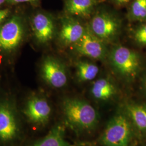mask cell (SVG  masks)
I'll return each instance as SVG.
<instances>
[{"instance_id":"obj_1","label":"cell","mask_w":146,"mask_h":146,"mask_svg":"<svg viewBox=\"0 0 146 146\" xmlns=\"http://www.w3.org/2000/svg\"><path fill=\"white\" fill-rule=\"evenodd\" d=\"M63 113L68 125L76 131L93 130L98 123V111L88 102L76 98H67L63 101Z\"/></svg>"},{"instance_id":"obj_2","label":"cell","mask_w":146,"mask_h":146,"mask_svg":"<svg viewBox=\"0 0 146 146\" xmlns=\"http://www.w3.org/2000/svg\"><path fill=\"white\" fill-rule=\"evenodd\" d=\"M26 33L25 20L20 15L11 16L0 25V53L16 51L23 41Z\"/></svg>"},{"instance_id":"obj_3","label":"cell","mask_w":146,"mask_h":146,"mask_svg":"<svg viewBox=\"0 0 146 146\" xmlns=\"http://www.w3.org/2000/svg\"><path fill=\"white\" fill-rule=\"evenodd\" d=\"M110 60L115 72L126 80L135 78L141 69L139 55L127 47L118 46L114 48L110 54Z\"/></svg>"},{"instance_id":"obj_4","label":"cell","mask_w":146,"mask_h":146,"mask_svg":"<svg viewBox=\"0 0 146 146\" xmlns=\"http://www.w3.org/2000/svg\"><path fill=\"white\" fill-rule=\"evenodd\" d=\"M131 135L129 119L121 113L110 120L101 136V142L104 146H128Z\"/></svg>"},{"instance_id":"obj_5","label":"cell","mask_w":146,"mask_h":146,"mask_svg":"<svg viewBox=\"0 0 146 146\" xmlns=\"http://www.w3.org/2000/svg\"><path fill=\"white\" fill-rule=\"evenodd\" d=\"M20 125L15 106L8 99L0 101V143L9 144L17 139Z\"/></svg>"},{"instance_id":"obj_6","label":"cell","mask_w":146,"mask_h":146,"mask_svg":"<svg viewBox=\"0 0 146 146\" xmlns=\"http://www.w3.org/2000/svg\"><path fill=\"white\" fill-rule=\"evenodd\" d=\"M89 30L104 42H111L117 37L121 29L118 18L106 11H100L94 15L90 22Z\"/></svg>"},{"instance_id":"obj_7","label":"cell","mask_w":146,"mask_h":146,"mask_svg":"<svg viewBox=\"0 0 146 146\" xmlns=\"http://www.w3.org/2000/svg\"><path fill=\"white\" fill-rule=\"evenodd\" d=\"M42 78L48 85L55 88H61L68 82V75L65 67L56 58L48 56L41 63Z\"/></svg>"},{"instance_id":"obj_8","label":"cell","mask_w":146,"mask_h":146,"mask_svg":"<svg viewBox=\"0 0 146 146\" xmlns=\"http://www.w3.org/2000/svg\"><path fill=\"white\" fill-rule=\"evenodd\" d=\"M72 48L79 55L95 60L103 59L107 52L104 42L95 36L88 27L86 28L83 36Z\"/></svg>"},{"instance_id":"obj_9","label":"cell","mask_w":146,"mask_h":146,"mask_svg":"<svg viewBox=\"0 0 146 146\" xmlns=\"http://www.w3.org/2000/svg\"><path fill=\"white\" fill-rule=\"evenodd\" d=\"M23 112L30 122L36 125H43L49 120L52 110L47 100L34 95L27 100Z\"/></svg>"},{"instance_id":"obj_10","label":"cell","mask_w":146,"mask_h":146,"mask_svg":"<svg viewBox=\"0 0 146 146\" xmlns=\"http://www.w3.org/2000/svg\"><path fill=\"white\" fill-rule=\"evenodd\" d=\"M31 26L37 42L46 44L50 42L55 34V25L52 16L48 13L38 11L31 17Z\"/></svg>"},{"instance_id":"obj_11","label":"cell","mask_w":146,"mask_h":146,"mask_svg":"<svg viewBox=\"0 0 146 146\" xmlns=\"http://www.w3.org/2000/svg\"><path fill=\"white\" fill-rule=\"evenodd\" d=\"M85 30L86 28L73 17H65L61 21L59 41L63 46H72L83 36Z\"/></svg>"},{"instance_id":"obj_12","label":"cell","mask_w":146,"mask_h":146,"mask_svg":"<svg viewBox=\"0 0 146 146\" xmlns=\"http://www.w3.org/2000/svg\"><path fill=\"white\" fill-rule=\"evenodd\" d=\"M104 0H66L64 9L68 15L87 17L92 13L96 5Z\"/></svg>"},{"instance_id":"obj_13","label":"cell","mask_w":146,"mask_h":146,"mask_svg":"<svg viewBox=\"0 0 146 146\" xmlns=\"http://www.w3.org/2000/svg\"><path fill=\"white\" fill-rule=\"evenodd\" d=\"M116 89L113 81L107 78L98 79L91 88V94L95 99L107 101L111 99L116 94Z\"/></svg>"},{"instance_id":"obj_14","label":"cell","mask_w":146,"mask_h":146,"mask_svg":"<svg viewBox=\"0 0 146 146\" xmlns=\"http://www.w3.org/2000/svg\"><path fill=\"white\" fill-rule=\"evenodd\" d=\"M72 144L64 138V129L61 125H55L47 135L28 146H80Z\"/></svg>"},{"instance_id":"obj_15","label":"cell","mask_w":146,"mask_h":146,"mask_svg":"<svg viewBox=\"0 0 146 146\" xmlns=\"http://www.w3.org/2000/svg\"><path fill=\"white\" fill-rule=\"evenodd\" d=\"M125 114L139 131H146V106L128 104L125 106Z\"/></svg>"},{"instance_id":"obj_16","label":"cell","mask_w":146,"mask_h":146,"mask_svg":"<svg viewBox=\"0 0 146 146\" xmlns=\"http://www.w3.org/2000/svg\"><path fill=\"white\" fill-rule=\"evenodd\" d=\"M76 69L77 78L83 82L94 80L99 72V67L88 61H79L76 63Z\"/></svg>"},{"instance_id":"obj_17","label":"cell","mask_w":146,"mask_h":146,"mask_svg":"<svg viewBox=\"0 0 146 146\" xmlns=\"http://www.w3.org/2000/svg\"><path fill=\"white\" fill-rule=\"evenodd\" d=\"M131 17L135 20L146 19V0H135L131 7Z\"/></svg>"},{"instance_id":"obj_18","label":"cell","mask_w":146,"mask_h":146,"mask_svg":"<svg viewBox=\"0 0 146 146\" xmlns=\"http://www.w3.org/2000/svg\"><path fill=\"white\" fill-rule=\"evenodd\" d=\"M134 38L139 44L146 46V24L136 28L134 33Z\"/></svg>"},{"instance_id":"obj_19","label":"cell","mask_w":146,"mask_h":146,"mask_svg":"<svg viewBox=\"0 0 146 146\" xmlns=\"http://www.w3.org/2000/svg\"><path fill=\"white\" fill-rule=\"evenodd\" d=\"M41 0H7L8 4L14 5L21 3H29L32 5H37Z\"/></svg>"},{"instance_id":"obj_20","label":"cell","mask_w":146,"mask_h":146,"mask_svg":"<svg viewBox=\"0 0 146 146\" xmlns=\"http://www.w3.org/2000/svg\"><path fill=\"white\" fill-rule=\"evenodd\" d=\"M11 14L10 9H0V25L4 22V21L9 17Z\"/></svg>"},{"instance_id":"obj_21","label":"cell","mask_w":146,"mask_h":146,"mask_svg":"<svg viewBox=\"0 0 146 146\" xmlns=\"http://www.w3.org/2000/svg\"><path fill=\"white\" fill-rule=\"evenodd\" d=\"M115 3L117 5H124L128 3L130 0H113Z\"/></svg>"},{"instance_id":"obj_22","label":"cell","mask_w":146,"mask_h":146,"mask_svg":"<svg viewBox=\"0 0 146 146\" xmlns=\"http://www.w3.org/2000/svg\"><path fill=\"white\" fill-rule=\"evenodd\" d=\"M143 88H144L145 92L146 94V76L145 78L144 79V81H143Z\"/></svg>"},{"instance_id":"obj_23","label":"cell","mask_w":146,"mask_h":146,"mask_svg":"<svg viewBox=\"0 0 146 146\" xmlns=\"http://www.w3.org/2000/svg\"><path fill=\"white\" fill-rule=\"evenodd\" d=\"M7 3V0H0V7Z\"/></svg>"}]
</instances>
